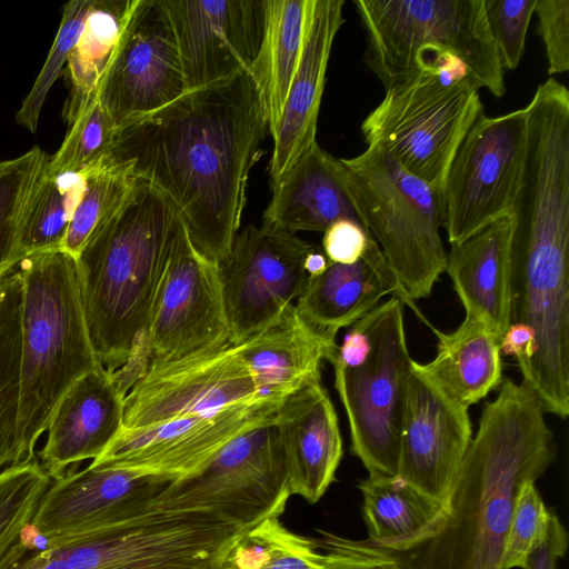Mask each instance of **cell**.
I'll use <instances>...</instances> for the list:
<instances>
[{"instance_id":"35","label":"cell","mask_w":569,"mask_h":569,"mask_svg":"<svg viewBox=\"0 0 569 569\" xmlns=\"http://www.w3.org/2000/svg\"><path fill=\"white\" fill-rule=\"evenodd\" d=\"M221 569H323V553L315 538L290 531L273 517L247 530Z\"/></svg>"},{"instance_id":"15","label":"cell","mask_w":569,"mask_h":569,"mask_svg":"<svg viewBox=\"0 0 569 569\" xmlns=\"http://www.w3.org/2000/svg\"><path fill=\"white\" fill-rule=\"evenodd\" d=\"M316 247L266 224L238 231L218 262L231 343H241L297 300L309 281L305 259Z\"/></svg>"},{"instance_id":"14","label":"cell","mask_w":569,"mask_h":569,"mask_svg":"<svg viewBox=\"0 0 569 569\" xmlns=\"http://www.w3.org/2000/svg\"><path fill=\"white\" fill-rule=\"evenodd\" d=\"M184 92L177 41L162 0H132L100 77L98 99L120 127Z\"/></svg>"},{"instance_id":"10","label":"cell","mask_w":569,"mask_h":569,"mask_svg":"<svg viewBox=\"0 0 569 569\" xmlns=\"http://www.w3.org/2000/svg\"><path fill=\"white\" fill-rule=\"evenodd\" d=\"M250 528L212 511L153 507L122 526L40 548L23 569H221Z\"/></svg>"},{"instance_id":"4","label":"cell","mask_w":569,"mask_h":569,"mask_svg":"<svg viewBox=\"0 0 569 569\" xmlns=\"http://www.w3.org/2000/svg\"><path fill=\"white\" fill-rule=\"evenodd\" d=\"M510 323L530 326L536 353L521 372L545 412L569 415V177L527 168L511 209Z\"/></svg>"},{"instance_id":"18","label":"cell","mask_w":569,"mask_h":569,"mask_svg":"<svg viewBox=\"0 0 569 569\" xmlns=\"http://www.w3.org/2000/svg\"><path fill=\"white\" fill-rule=\"evenodd\" d=\"M171 481L136 470L88 466L44 492L32 520L39 549L122 526L147 513Z\"/></svg>"},{"instance_id":"13","label":"cell","mask_w":569,"mask_h":569,"mask_svg":"<svg viewBox=\"0 0 569 569\" xmlns=\"http://www.w3.org/2000/svg\"><path fill=\"white\" fill-rule=\"evenodd\" d=\"M148 368L188 359L230 342L219 263L177 237L148 327Z\"/></svg>"},{"instance_id":"43","label":"cell","mask_w":569,"mask_h":569,"mask_svg":"<svg viewBox=\"0 0 569 569\" xmlns=\"http://www.w3.org/2000/svg\"><path fill=\"white\" fill-rule=\"evenodd\" d=\"M375 239L359 223L342 219L323 232L322 251L330 262L351 264L362 259Z\"/></svg>"},{"instance_id":"28","label":"cell","mask_w":569,"mask_h":569,"mask_svg":"<svg viewBox=\"0 0 569 569\" xmlns=\"http://www.w3.org/2000/svg\"><path fill=\"white\" fill-rule=\"evenodd\" d=\"M431 329L438 337L437 355L417 366L449 397L469 408L500 387V338L488 326L466 316L449 333Z\"/></svg>"},{"instance_id":"33","label":"cell","mask_w":569,"mask_h":569,"mask_svg":"<svg viewBox=\"0 0 569 569\" xmlns=\"http://www.w3.org/2000/svg\"><path fill=\"white\" fill-rule=\"evenodd\" d=\"M51 478L37 461L0 473V569H23L38 550L32 520Z\"/></svg>"},{"instance_id":"45","label":"cell","mask_w":569,"mask_h":569,"mask_svg":"<svg viewBox=\"0 0 569 569\" xmlns=\"http://www.w3.org/2000/svg\"><path fill=\"white\" fill-rule=\"evenodd\" d=\"M568 548V533L559 518L551 513L545 536L528 556L522 569H557L558 559Z\"/></svg>"},{"instance_id":"12","label":"cell","mask_w":569,"mask_h":569,"mask_svg":"<svg viewBox=\"0 0 569 569\" xmlns=\"http://www.w3.org/2000/svg\"><path fill=\"white\" fill-rule=\"evenodd\" d=\"M525 108L481 114L461 141L442 187L443 228L460 242L511 213L525 163Z\"/></svg>"},{"instance_id":"39","label":"cell","mask_w":569,"mask_h":569,"mask_svg":"<svg viewBox=\"0 0 569 569\" xmlns=\"http://www.w3.org/2000/svg\"><path fill=\"white\" fill-rule=\"evenodd\" d=\"M92 3L93 0H74L63 6L62 19L49 54L16 114L18 124L31 133L37 132L40 112L48 92L62 73V68L82 32Z\"/></svg>"},{"instance_id":"31","label":"cell","mask_w":569,"mask_h":569,"mask_svg":"<svg viewBox=\"0 0 569 569\" xmlns=\"http://www.w3.org/2000/svg\"><path fill=\"white\" fill-rule=\"evenodd\" d=\"M22 291L18 270L0 281V473L23 463L19 428Z\"/></svg>"},{"instance_id":"25","label":"cell","mask_w":569,"mask_h":569,"mask_svg":"<svg viewBox=\"0 0 569 569\" xmlns=\"http://www.w3.org/2000/svg\"><path fill=\"white\" fill-rule=\"evenodd\" d=\"M511 216L451 243L446 270L466 316L488 326L501 339L510 325Z\"/></svg>"},{"instance_id":"5","label":"cell","mask_w":569,"mask_h":569,"mask_svg":"<svg viewBox=\"0 0 569 569\" xmlns=\"http://www.w3.org/2000/svg\"><path fill=\"white\" fill-rule=\"evenodd\" d=\"M16 267L23 282L20 445L22 461L30 462L60 398L102 365L89 335L76 258L59 249L28 256Z\"/></svg>"},{"instance_id":"37","label":"cell","mask_w":569,"mask_h":569,"mask_svg":"<svg viewBox=\"0 0 569 569\" xmlns=\"http://www.w3.org/2000/svg\"><path fill=\"white\" fill-rule=\"evenodd\" d=\"M50 156L34 146L0 160V281L18 264V239L30 194Z\"/></svg>"},{"instance_id":"7","label":"cell","mask_w":569,"mask_h":569,"mask_svg":"<svg viewBox=\"0 0 569 569\" xmlns=\"http://www.w3.org/2000/svg\"><path fill=\"white\" fill-rule=\"evenodd\" d=\"M479 89L466 66L449 54L387 88L361 123L363 139L442 191L461 141L483 113Z\"/></svg>"},{"instance_id":"21","label":"cell","mask_w":569,"mask_h":569,"mask_svg":"<svg viewBox=\"0 0 569 569\" xmlns=\"http://www.w3.org/2000/svg\"><path fill=\"white\" fill-rule=\"evenodd\" d=\"M291 496L318 502L340 465L343 448L338 416L321 377L288 395L272 418Z\"/></svg>"},{"instance_id":"17","label":"cell","mask_w":569,"mask_h":569,"mask_svg":"<svg viewBox=\"0 0 569 569\" xmlns=\"http://www.w3.org/2000/svg\"><path fill=\"white\" fill-rule=\"evenodd\" d=\"M263 398L239 346L147 368L124 397L122 429H142ZM276 401V400H274Z\"/></svg>"},{"instance_id":"41","label":"cell","mask_w":569,"mask_h":569,"mask_svg":"<svg viewBox=\"0 0 569 569\" xmlns=\"http://www.w3.org/2000/svg\"><path fill=\"white\" fill-rule=\"evenodd\" d=\"M536 0H485V12L501 66L513 70L525 50Z\"/></svg>"},{"instance_id":"1","label":"cell","mask_w":569,"mask_h":569,"mask_svg":"<svg viewBox=\"0 0 569 569\" xmlns=\"http://www.w3.org/2000/svg\"><path fill=\"white\" fill-rule=\"evenodd\" d=\"M267 129L257 86L242 72L117 127L104 158L156 187L196 249L220 262L238 233Z\"/></svg>"},{"instance_id":"8","label":"cell","mask_w":569,"mask_h":569,"mask_svg":"<svg viewBox=\"0 0 569 569\" xmlns=\"http://www.w3.org/2000/svg\"><path fill=\"white\" fill-rule=\"evenodd\" d=\"M366 31V62L385 88L417 73L433 52H448L479 88L506 92L485 0H357Z\"/></svg>"},{"instance_id":"38","label":"cell","mask_w":569,"mask_h":569,"mask_svg":"<svg viewBox=\"0 0 569 569\" xmlns=\"http://www.w3.org/2000/svg\"><path fill=\"white\" fill-rule=\"evenodd\" d=\"M116 124L102 107L97 93L69 123L59 150L49 158L46 171L51 174H83L96 167L108 153Z\"/></svg>"},{"instance_id":"42","label":"cell","mask_w":569,"mask_h":569,"mask_svg":"<svg viewBox=\"0 0 569 569\" xmlns=\"http://www.w3.org/2000/svg\"><path fill=\"white\" fill-rule=\"evenodd\" d=\"M538 32L548 60V72L569 70V0H536Z\"/></svg>"},{"instance_id":"22","label":"cell","mask_w":569,"mask_h":569,"mask_svg":"<svg viewBox=\"0 0 569 569\" xmlns=\"http://www.w3.org/2000/svg\"><path fill=\"white\" fill-rule=\"evenodd\" d=\"M343 0H308L300 59L273 133L271 183L316 143L317 123L333 40L345 22Z\"/></svg>"},{"instance_id":"46","label":"cell","mask_w":569,"mask_h":569,"mask_svg":"<svg viewBox=\"0 0 569 569\" xmlns=\"http://www.w3.org/2000/svg\"><path fill=\"white\" fill-rule=\"evenodd\" d=\"M499 345L501 356L516 357L518 367L523 372L536 353V333L528 325L511 322Z\"/></svg>"},{"instance_id":"26","label":"cell","mask_w":569,"mask_h":569,"mask_svg":"<svg viewBox=\"0 0 569 569\" xmlns=\"http://www.w3.org/2000/svg\"><path fill=\"white\" fill-rule=\"evenodd\" d=\"M263 398L282 401L332 361L337 342L317 333L289 305L276 319L238 345Z\"/></svg>"},{"instance_id":"30","label":"cell","mask_w":569,"mask_h":569,"mask_svg":"<svg viewBox=\"0 0 569 569\" xmlns=\"http://www.w3.org/2000/svg\"><path fill=\"white\" fill-rule=\"evenodd\" d=\"M362 493L368 541L396 549L419 538L440 518L443 503L420 492L398 476H368L358 482Z\"/></svg>"},{"instance_id":"24","label":"cell","mask_w":569,"mask_h":569,"mask_svg":"<svg viewBox=\"0 0 569 569\" xmlns=\"http://www.w3.org/2000/svg\"><path fill=\"white\" fill-rule=\"evenodd\" d=\"M271 191L262 224L296 234L297 231L325 232L333 222L347 219L368 230L340 159L318 143L280 180L271 183Z\"/></svg>"},{"instance_id":"9","label":"cell","mask_w":569,"mask_h":569,"mask_svg":"<svg viewBox=\"0 0 569 569\" xmlns=\"http://www.w3.org/2000/svg\"><path fill=\"white\" fill-rule=\"evenodd\" d=\"M365 223L405 297H428L446 270L442 191L405 170L376 146L340 159Z\"/></svg>"},{"instance_id":"32","label":"cell","mask_w":569,"mask_h":569,"mask_svg":"<svg viewBox=\"0 0 569 569\" xmlns=\"http://www.w3.org/2000/svg\"><path fill=\"white\" fill-rule=\"evenodd\" d=\"M132 0H93L82 32L67 61L69 96L63 118L68 123L97 93L100 77L119 39Z\"/></svg>"},{"instance_id":"11","label":"cell","mask_w":569,"mask_h":569,"mask_svg":"<svg viewBox=\"0 0 569 569\" xmlns=\"http://www.w3.org/2000/svg\"><path fill=\"white\" fill-rule=\"evenodd\" d=\"M291 493L277 431L271 423L226 445L200 471L167 485L153 507L212 511L253 527L280 517Z\"/></svg>"},{"instance_id":"27","label":"cell","mask_w":569,"mask_h":569,"mask_svg":"<svg viewBox=\"0 0 569 569\" xmlns=\"http://www.w3.org/2000/svg\"><path fill=\"white\" fill-rule=\"evenodd\" d=\"M387 295L398 298L428 323L398 284L363 258L351 264L330 262L321 274L309 278L293 305L299 316L317 333L336 342L341 328L351 327Z\"/></svg>"},{"instance_id":"3","label":"cell","mask_w":569,"mask_h":569,"mask_svg":"<svg viewBox=\"0 0 569 569\" xmlns=\"http://www.w3.org/2000/svg\"><path fill=\"white\" fill-rule=\"evenodd\" d=\"M184 227L176 207L139 179L76 257L89 335L110 373L148 341L156 297Z\"/></svg>"},{"instance_id":"44","label":"cell","mask_w":569,"mask_h":569,"mask_svg":"<svg viewBox=\"0 0 569 569\" xmlns=\"http://www.w3.org/2000/svg\"><path fill=\"white\" fill-rule=\"evenodd\" d=\"M315 538L323 553V569H386L369 551L365 540H352L319 530Z\"/></svg>"},{"instance_id":"36","label":"cell","mask_w":569,"mask_h":569,"mask_svg":"<svg viewBox=\"0 0 569 569\" xmlns=\"http://www.w3.org/2000/svg\"><path fill=\"white\" fill-rule=\"evenodd\" d=\"M84 174L62 250L74 258L90 236L124 202L138 178L130 166L103 158Z\"/></svg>"},{"instance_id":"23","label":"cell","mask_w":569,"mask_h":569,"mask_svg":"<svg viewBox=\"0 0 569 569\" xmlns=\"http://www.w3.org/2000/svg\"><path fill=\"white\" fill-rule=\"evenodd\" d=\"M124 397L103 366L76 380L56 405L40 452L56 480L79 462L98 458L123 427Z\"/></svg>"},{"instance_id":"19","label":"cell","mask_w":569,"mask_h":569,"mask_svg":"<svg viewBox=\"0 0 569 569\" xmlns=\"http://www.w3.org/2000/svg\"><path fill=\"white\" fill-rule=\"evenodd\" d=\"M186 91L250 72L264 30V0H162Z\"/></svg>"},{"instance_id":"16","label":"cell","mask_w":569,"mask_h":569,"mask_svg":"<svg viewBox=\"0 0 569 569\" xmlns=\"http://www.w3.org/2000/svg\"><path fill=\"white\" fill-rule=\"evenodd\" d=\"M281 401L232 405L142 429H122L90 466L121 468L177 481L200 471L237 437L272 422Z\"/></svg>"},{"instance_id":"29","label":"cell","mask_w":569,"mask_h":569,"mask_svg":"<svg viewBox=\"0 0 569 569\" xmlns=\"http://www.w3.org/2000/svg\"><path fill=\"white\" fill-rule=\"evenodd\" d=\"M308 0H264V30L251 64L263 106L268 131L273 136L287 100L302 48Z\"/></svg>"},{"instance_id":"47","label":"cell","mask_w":569,"mask_h":569,"mask_svg":"<svg viewBox=\"0 0 569 569\" xmlns=\"http://www.w3.org/2000/svg\"><path fill=\"white\" fill-rule=\"evenodd\" d=\"M329 263L330 261L323 251L317 246L306 257L303 267L309 278H313L321 274L328 268Z\"/></svg>"},{"instance_id":"20","label":"cell","mask_w":569,"mask_h":569,"mask_svg":"<svg viewBox=\"0 0 569 569\" xmlns=\"http://www.w3.org/2000/svg\"><path fill=\"white\" fill-rule=\"evenodd\" d=\"M471 439L468 408L449 397L412 360L397 476L443 503Z\"/></svg>"},{"instance_id":"34","label":"cell","mask_w":569,"mask_h":569,"mask_svg":"<svg viewBox=\"0 0 569 569\" xmlns=\"http://www.w3.org/2000/svg\"><path fill=\"white\" fill-rule=\"evenodd\" d=\"M83 183L84 174H51L44 167L22 217L18 262L34 253L62 249Z\"/></svg>"},{"instance_id":"40","label":"cell","mask_w":569,"mask_h":569,"mask_svg":"<svg viewBox=\"0 0 569 569\" xmlns=\"http://www.w3.org/2000/svg\"><path fill=\"white\" fill-rule=\"evenodd\" d=\"M551 513L535 482L526 483L512 512L502 569L523 568L528 556L545 536Z\"/></svg>"},{"instance_id":"2","label":"cell","mask_w":569,"mask_h":569,"mask_svg":"<svg viewBox=\"0 0 569 569\" xmlns=\"http://www.w3.org/2000/svg\"><path fill=\"white\" fill-rule=\"evenodd\" d=\"M545 413L526 385L502 380L498 396L482 408L440 518L396 549L365 540L369 551L386 569H502L518 495L556 458Z\"/></svg>"},{"instance_id":"6","label":"cell","mask_w":569,"mask_h":569,"mask_svg":"<svg viewBox=\"0 0 569 569\" xmlns=\"http://www.w3.org/2000/svg\"><path fill=\"white\" fill-rule=\"evenodd\" d=\"M403 303L391 297L355 322L331 361L351 451L370 476H397L411 370Z\"/></svg>"}]
</instances>
